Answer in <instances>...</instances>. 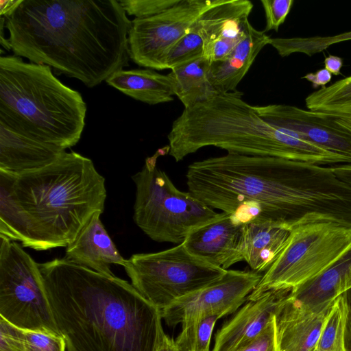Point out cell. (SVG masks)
Instances as JSON below:
<instances>
[{
	"label": "cell",
	"instance_id": "4316f807",
	"mask_svg": "<svg viewBox=\"0 0 351 351\" xmlns=\"http://www.w3.org/2000/svg\"><path fill=\"white\" fill-rule=\"evenodd\" d=\"M351 40V31L328 36L271 38L269 45L275 48L281 57L294 53L312 56L332 45Z\"/></svg>",
	"mask_w": 351,
	"mask_h": 351
},
{
	"label": "cell",
	"instance_id": "4dcf8cb0",
	"mask_svg": "<svg viewBox=\"0 0 351 351\" xmlns=\"http://www.w3.org/2000/svg\"><path fill=\"white\" fill-rule=\"evenodd\" d=\"M127 15L146 18L158 14L181 0H118Z\"/></svg>",
	"mask_w": 351,
	"mask_h": 351
},
{
	"label": "cell",
	"instance_id": "83f0119b",
	"mask_svg": "<svg viewBox=\"0 0 351 351\" xmlns=\"http://www.w3.org/2000/svg\"><path fill=\"white\" fill-rule=\"evenodd\" d=\"M217 315H206L182 324V330L175 340L179 351H210V340Z\"/></svg>",
	"mask_w": 351,
	"mask_h": 351
},
{
	"label": "cell",
	"instance_id": "484cf974",
	"mask_svg": "<svg viewBox=\"0 0 351 351\" xmlns=\"http://www.w3.org/2000/svg\"><path fill=\"white\" fill-rule=\"evenodd\" d=\"M305 104L311 111L351 117V75L311 93Z\"/></svg>",
	"mask_w": 351,
	"mask_h": 351
},
{
	"label": "cell",
	"instance_id": "e0dca14e",
	"mask_svg": "<svg viewBox=\"0 0 351 351\" xmlns=\"http://www.w3.org/2000/svg\"><path fill=\"white\" fill-rule=\"evenodd\" d=\"M331 307L315 311L289 293L274 315L276 351H314Z\"/></svg>",
	"mask_w": 351,
	"mask_h": 351
},
{
	"label": "cell",
	"instance_id": "44dd1931",
	"mask_svg": "<svg viewBox=\"0 0 351 351\" xmlns=\"http://www.w3.org/2000/svg\"><path fill=\"white\" fill-rule=\"evenodd\" d=\"M351 289V249L315 278L291 289L290 295L306 308L322 311Z\"/></svg>",
	"mask_w": 351,
	"mask_h": 351
},
{
	"label": "cell",
	"instance_id": "8992f818",
	"mask_svg": "<svg viewBox=\"0 0 351 351\" xmlns=\"http://www.w3.org/2000/svg\"><path fill=\"white\" fill-rule=\"evenodd\" d=\"M87 106L47 65L15 55L0 58V123L66 149L80 141Z\"/></svg>",
	"mask_w": 351,
	"mask_h": 351
},
{
	"label": "cell",
	"instance_id": "ba28073f",
	"mask_svg": "<svg viewBox=\"0 0 351 351\" xmlns=\"http://www.w3.org/2000/svg\"><path fill=\"white\" fill-rule=\"evenodd\" d=\"M350 249L351 226L335 221L298 226L247 300L271 290L297 288L330 268Z\"/></svg>",
	"mask_w": 351,
	"mask_h": 351
},
{
	"label": "cell",
	"instance_id": "5bb4252c",
	"mask_svg": "<svg viewBox=\"0 0 351 351\" xmlns=\"http://www.w3.org/2000/svg\"><path fill=\"white\" fill-rule=\"evenodd\" d=\"M252 8L248 0H213L195 22L203 40V56L211 62L223 59L244 37Z\"/></svg>",
	"mask_w": 351,
	"mask_h": 351
},
{
	"label": "cell",
	"instance_id": "cb8c5ba5",
	"mask_svg": "<svg viewBox=\"0 0 351 351\" xmlns=\"http://www.w3.org/2000/svg\"><path fill=\"white\" fill-rule=\"evenodd\" d=\"M106 82L123 94L149 105L171 101L175 95L168 75L150 69H121Z\"/></svg>",
	"mask_w": 351,
	"mask_h": 351
},
{
	"label": "cell",
	"instance_id": "52a82bcc",
	"mask_svg": "<svg viewBox=\"0 0 351 351\" xmlns=\"http://www.w3.org/2000/svg\"><path fill=\"white\" fill-rule=\"evenodd\" d=\"M169 146L147 158L141 170L132 176L136 186L133 219L151 239L182 243L194 229L219 215L189 191L178 189L157 166L158 156Z\"/></svg>",
	"mask_w": 351,
	"mask_h": 351
},
{
	"label": "cell",
	"instance_id": "d590c367",
	"mask_svg": "<svg viewBox=\"0 0 351 351\" xmlns=\"http://www.w3.org/2000/svg\"><path fill=\"white\" fill-rule=\"evenodd\" d=\"M341 295L343 300L346 311L343 348L344 351H351V289Z\"/></svg>",
	"mask_w": 351,
	"mask_h": 351
},
{
	"label": "cell",
	"instance_id": "836d02e7",
	"mask_svg": "<svg viewBox=\"0 0 351 351\" xmlns=\"http://www.w3.org/2000/svg\"><path fill=\"white\" fill-rule=\"evenodd\" d=\"M0 351H25V330L0 316Z\"/></svg>",
	"mask_w": 351,
	"mask_h": 351
},
{
	"label": "cell",
	"instance_id": "7c38bea8",
	"mask_svg": "<svg viewBox=\"0 0 351 351\" xmlns=\"http://www.w3.org/2000/svg\"><path fill=\"white\" fill-rule=\"evenodd\" d=\"M262 278L254 271L228 269L219 280L174 301L161 311L171 327L202 315L220 317L235 313Z\"/></svg>",
	"mask_w": 351,
	"mask_h": 351
},
{
	"label": "cell",
	"instance_id": "7bdbcfd3",
	"mask_svg": "<svg viewBox=\"0 0 351 351\" xmlns=\"http://www.w3.org/2000/svg\"><path fill=\"white\" fill-rule=\"evenodd\" d=\"M314 351H320V350H317V349L316 348Z\"/></svg>",
	"mask_w": 351,
	"mask_h": 351
},
{
	"label": "cell",
	"instance_id": "ffe728a7",
	"mask_svg": "<svg viewBox=\"0 0 351 351\" xmlns=\"http://www.w3.org/2000/svg\"><path fill=\"white\" fill-rule=\"evenodd\" d=\"M244 29V37L223 59L210 62L208 79L218 94L237 90L257 55L269 45L271 37L254 28L249 20Z\"/></svg>",
	"mask_w": 351,
	"mask_h": 351
},
{
	"label": "cell",
	"instance_id": "6da1fadb",
	"mask_svg": "<svg viewBox=\"0 0 351 351\" xmlns=\"http://www.w3.org/2000/svg\"><path fill=\"white\" fill-rule=\"evenodd\" d=\"M186 178L191 194L238 224L351 226V186L329 166L228 152L191 163Z\"/></svg>",
	"mask_w": 351,
	"mask_h": 351
},
{
	"label": "cell",
	"instance_id": "e575fe53",
	"mask_svg": "<svg viewBox=\"0 0 351 351\" xmlns=\"http://www.w3.org/2000/svg\"><path fill=\"white\" fill-rule=\"evenodd\" d=\"M235 351H276L274 317L256 339Z\"/></svg>",
	"mask_w": 351,
	"mask_h": 351
},
{
	"label": "cell",
	"instance_id": "ac0fdd59",
	"mask_svg": "<svg viewBox=\"0 0 351 351\" xmlns=\"http://www.w3.org/2000/svg\"><path fill=\"white\" fill-rule=\"evenodd\" d=\"M96 213L75 239L66 247L64 258L95 271L113 275L111 265L124 266L126 259L119 253Z\"/></svg>",
	"mask_w": 351,
	"mask_h": 351
},
{
	"label": "cell",
	"instance_id": "30bf717a",
	"mask_svg": "<svg viewBox=\"0 0 351 351\" xmlns=\"http://www.w3.org/2000/svg\"><path fill=\"white\" fill-rule=\"evenodd\" d=\"M0 316L25 330L61 335L38 263L19 243L3 236H0Z\"/></svg>",
	"mask_w": 351,
	"mask_h": 351
},
{
	"label": "cell",
	"instance_id": "d6a6232c",
	"mask_svg": "<svg viewBox=\"0 0 351 351\" xmlns=\"http://www.w3.org/2000/svg\"><path fill=\"white\" fill-rule=\"evenodd\" d=\"M266 18L264 32L278 31L285 22L294 3L293 0H261Z\"/></svg>",
	"mask_w": 351,
	"mask_h": 351
},
{
	"label": "cell",
	"instance_id": "f35d334b",
	"mask_svg": "<svg viewBox=\"0 0 351 351\" xmlns=\"http://www.w3.org/2000/svg\"><path fill=\"white\" fill-rule=\"evenodd\" d=\"M154 351H179V350L175 340L168 336L162 329Z\"/></svg>",
	"mask_w": 351,
	"mask_h": 351
},
{
	"label": "cell",
	"instance_id": "7402d4cb",
	"mask_svg": "<svg viewBox=\"0 0 351 351\" xmlns=\"http://www.w3.org/2000/svg\"><path fill=\"white\" fill-rule=\"evenodd\" d=\"M16 176L0 170V236L19 241L25 247L45 250L27 213L14 191Z\"/></svg>",
	"mask_w": 351,
	"mask_h": 351
},
{
	"label": "cell",
	"instance_id": "4fadbf2b",
	"mask_svg": "<svg viewBox=\"0 0 351 351\" xmlns=\"http://www.w3.org/2000/svg\"><path fill=\"white\" fill-rule=\"evenodd\" d=\"M254 107L267 122L289 130L328 151L351 158V134L337 126L329 114L286 104Z\"/></svg>",
	"mask_w": 351,
	"mask_h": 351
},
{
	"label": "cell",
	"instance_id": "8fae6325",
	"mask_svg": "<svg viewBox=\"0 0 351 351\" xmlns=\"http://www.w3.org/2000/svg\"><path fill=\"white\" fill-rule=\"evenodd\" d=\"M212 3L213 0H181L158 14L134 18L128 34L130 59L138 66L160 70L165 54Z\"/></svg>",
	"mask_w": 351,
	"mask_h": 351
},
{
	"label": "cell",
	"instance_id": "2e32d148",
	"mask_svg": "<svg viewBox=\"0 0 351 351\" xmlns=\"http://www.w3.org/2000/svg\"><path fill=\"white\" fill-rule=\"evenodd\" d=\"M243 224L221 212L211 221L192 230L182 243L189 252L223 269L242 261Z\"/></svg>",
	"mask_w": 351,
	"mask_h": 351
},
{
	"label": "cell",
	"instance_id": "d6986e66",
	"mask_svg": "<svg viewBox=\"0 0 351 351\" xmlns=\"http://www.w3.org/2000/svg\"><path fill=\"white\" fill-rule=\"evenodd\" d=\"M66 149L0 123V170L19 176L53 162Z\"/></svg>",
	"mask_w": 351,
	"mask_h": 351
},
{
	"label": "cell",
	"instance_id": "d4e9b609",
	"mask_svg": "<svg viewBox=\"0 0 351 351\" xmlns=\"http://www.w3.org/2000/svg\"><path fill=\"white\" fill-rule=\"evenodd\" d=\"M210 62L202 56L171 69L168 74L175 95L184 108L205 101L218 94L208 79Z\"/></svg>",
	"mask_w": 351,
	"mask_h": 351
},
{
	"label": "cell",
	"instance_id": "603a6c76",
	"mask_svg": "<svg viewBox=\"0 0 351 351\" xmlns=\"http://www.w3.org/2000/svg\"><path fill=\"white\" fill-rule=\"evenodd\" d=\"M290 230L267 223L245 224L242 258L252 271H267L286 246Z\"/></svg>",
	"mask_w": 351,
	"mask_h": 351
},
{
	"label": "cell",
	"instance_id": "1f68e13d",
	"mask_svg": "<svg viewBox=\"0 0 351 351\" xmlns=\"http://www.w3.org/2000/svg\"><path fill=\"white\" fill-rule=\"evenodd\" d=\"M25 351H66V344L61 335L25 330Z\"/></svg>",
	"mask_w": 351,
	"mask_h": 351
},
{
	"label": "cell",
	"instance_id": "f546056e",
	"mask_svg": "<svg viewBox=\"0 0 351 351\" xmlns=\"http://www.w3.org/2000/svg\"><path fill=\"white\" fill-rule=\"evenodd\" d=\"M195 22L165 54L160 62V70L171 69L203 56V40Z\"/></svg>",
	"mask_w": 351,
	"mask_h": 351
},
{
	"label": "cell",
	"instance_id": "b9f144b4",
	"mask_svg": "<svg viewBox=\"0 0 351 351\" xmlns=\"http://www.w3.org/2000/svg\"><path fill=\"white\" fill-rule=\"evenodd\" d=\"M329 115L337 126L351 134V117Z\"/></svg>",
	"mask_w": 351,
	"mask_h": 351
},
{
	"label": "cell",
	"instance_id": "9c48e42d",
	"mask_svg": "<svg viewBox=\"0 0 351 351\" xmlns=\"http://www.w3.org/2000/svg\"><path fill=\"white\" fill-rule=\"evenodd\" d=\"M123 267L132 286L160 312L219 280L227 271L193 255L183 243L157 252L132 254Z\"/></svg>",
	"mask_w": 351,
	"mask_h": 351
},
{
	"label": "cell",
	"instance_id": "3957f363",
	"mask_svg": "<svg viewBox=\"0 0 351 351\" xmlns=\"http://www.w3.org/2000/svg\"><path fill=\"white\" fill-rule=\"evenodd\" d=\"M67 351H154L160 311L128 281L64 258L38 263Z\"/></svg>",
	"mask_w": 351,
	"mask_h": 351
},
{
	"label": "cell",
	"instance_id": "9a60e30c",
	"mask_svg": "<svg viewBox=\"0 0 351 351\" xmlns=\"http://www.w3.org/2000/svg\"><path fill=\"white\" fill-rule=\"evenodd\" d=\"M291 291L271 290L255 300H247L217 332L211 351H235L256 339L273 320Z\"/></svg>",
	"mask_w": 351,
	"mask_h": 351
},
{
	"label": "cell",
	"instance_id": "74e56055",
	"mask_svg": "<svg viewBox=\"0 0 351 351\" xmlns=\"http://www.w3.org/2000/svg\"><path fill=\"white\" fill-rule=\"evenodd\" d=\"M329 167L339 180L351 186V163L337 164Z\"/></svg>",
	"mask_w": 351,
	"mask_h": 351
},
{
	"label": "cell",
	"instance_id": "f1b7e54d",
	"mask_svg": "<svg viewBox=\"0 0 351 351\" xmlns=\"http://www.w3.org/2000/svg\"><path fill=\"white\" fill-rule=\"evenodd\" d=\"M346 311L341 295L337 297L324 324L317 349L320 351H344L343 334Z\"/></svg>",
	"mask_w": 351,
	"mask_h": 351
},
{
	"label": "cell",
	"instance_id": "8d00e7d4",
	"mask_svg": "<svg viewBox=\"0 0 351 351\" xmlns=\"http://www.w3.org/2000/svg\"><path fill=\"white\" fill-rule=\"evenodd\" d=\"M312 84L313 88H322L326 86L332 79V74L325 68L317 70L315 73H309L302 77Z\"/></svg>",
	"mask_w": 351,
	"mask_h": 351
},
{
	"label": "cell",
	"instance_id": "7a4b0ae2",
	"mask_svg": "<svg viewBox=\"0 0 351 351\" xmlns=\"http://www.w3.org/2000/svg\"><path fill=\"white\" fill-rule=\"evenodd\" d=\"M131 25L118 0H23L5 21L14 55L88 88L128 65Z\"/></svg>",
	"mask_w": 351,
	"mask_h": 351
},
{
	"label": "cell",
	"instance_id": "277c9868",
	"mask_svg": "<svg viewBox=\"0 0 351 351\" xmlns=\"http://www.w3.org/2000/svg\"><path fill=\"white\" fill-rule=\"evenodd\" d=\"M242 96L238 90L216 94L184 108L167 136L169 154L180 162L201 148L215 146L229 153L324 166L350 162L348 157L267 122Z\"/></svg>",
	"mask_w": 351,
	"mask_h": 351
},
{
	"label": "cell",
	"instance_id": "60d3db41",
	"mask_svg": "<svg viewBox=\"0 0 351 351\" xmlns=\"http://www.w3.org/2000/svg\"><path fill=\"white\" fill-rule=\"evenodd\" d=\"M23 0H0V15L4 18L10 16Z\"/></svg>",
	"mask_w": 351,
	"mask_h": 351
},
{
	"label": "cell",
	"instance_id": "5b68a950",
	"mask_svg": "<svg viewBox=\"0 0 351 351\" xmlns=\"http://www.w3.org/2000/svg\"><path fill=\"white\" fill-rule=\"evenodd\" d=\"M14 191L45 250L66 247L96 213H103L105 178L93 162L75 152L16 176Z\"/></svg>",
	"mask_w": 351,
	"mask_h": 351
},
{
	"label": "cell",
	"instance_id": "ab89813d",
	"mask_svg": "<svg viewBox=\"0 0 351 351\" xmlns=\"http://www.w3.org/2000/svg\"><path fill=\"white\" fill-rule=\"evenodd\" d=\"M325 69L331 74L339 75L341 73V69L343 66V59L341 57L329 55L324 59Z\"/></svg>",
	"mask_w": 351,
	"mask_h": 351
}]
</instances>
